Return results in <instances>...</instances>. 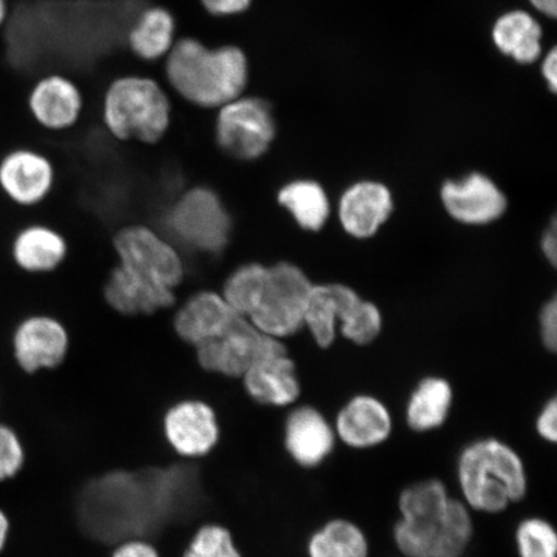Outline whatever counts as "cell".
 I'll return each instance as SVG.
<instances>
[{
  "label": "cell",
  "mask_w": 557,
  "mask_h": 557,
  "mask_svg": "<svg viewBox=\"0 0 557 557\" xmlns=\"http://www.w3.org/2000/svg\"><path fill=\"white\" fill-rule=\"evenodd\" d=\"M128 44L132 52L141 60L166 58L176 45V20L163 7H150L132 26Z\"/></svg>",
  "instance_id": "obj_25"
},
{
  "label": "cell",
  "mask_w": 557,
  "mask_h": 557,
  "mask_svg": "<svg viewBox=\"0 0 557 557\" xmlns=\"http://www.w3.org/2000/svg\"><path fill=\"white\" fill-rule=\"evenodd\" d=\"M457 496L473 515L498 517L524 503L531 487L528 466L512 444L497 436L462 445L455 465Z\"/></svg>",
  "instance_id": "obj_2"
},
{
  "label": "cell",
  "mask_w": 557,
  "mask_h": 557,
  "mask_svg": "<svg viewBox=\"0 0 557 557\" xmlns=\"http://www.w3.org/2000/svg\"><path fill=\"white\" fill-rule=\"evenodd\" d=\"M542 72L543 75H545L549 88H552L555 94L557 89V52L555 48L547 55L545 64H543Z\"/></svg>",
  "instance_id": "obj_39"
},
{
  "label": "cell",
  "mask_w": 557,
  "mask_h": 557,
  "mask_svg": "<svg viewBox=\"0 0 557 557\" xmlns=\"http://www.w3.org/2000/svg\"><path fill=\"white\" fill-rule=\"evenodd\" d=\"M181 557H244L234 534L221 522L209 521L194 532Z\"/></svg>",
  "instance_id": "obj_30"
},
{
  "label": "cell",
  "mask_w": 557,
  "mask_h": 557,
  "mask_svg": "<svg viewBox=\"0 0 557 557\" xmlns=\"http://www.w3.org/2000/svg\"><path fill=\"white\" fill-rule=\"evenodd\" d=\"M337 445L333 422L322 410L304 404L292 408L285 416L283 448L299 469L322 468L330 461Z\"/></svg>",
  "instance_id": "obj_12"
},
{
  "label": "cell",
  "mask_w": 557,
  "mask_h": 557,
  "mask_svg": "<svg viewBox=\"0 0 557 557\" xmlns=\"http://www.w3.org/2000/svg\"><path fill=\"white\" fill-rule=\"evenodd\" d=\"M200 2L215 17L240 15L252 4V0H200Z\"/></svg>",
  "instance_id": "obj_36"
},
{
  "label": "cell",
  "mask_w": 557,
  "mask_h": 557,
  "mask_svg": "<svg viewBox=\"0 0 557 557\" xmlns=\"http://www.w3.org/2000/svg\"><path fill=\"white\" fill-rule=\"evenodd\" d=\"M541 37L540 25L521 11L500 17L493 30V38L499 50L521 64H532L540 58Z\"/></svg>",
  "instance_id": "obj_27"
},
{
  "label": "cell",
  "mask_w": 557,
  "mask_h": 557,
  "mask_svg": "<svg viewBox=\"0 0 557 557\" xmlns=\"http://www.w3.org/2000/svg\"><path fill=\"white\" fill-rule=\"evenodd\" d=\"M393 542L403 557H465L475 539V515L441 478L416 480L396 499Z\"/></svg>",
  "instance_id": "obj_1"
},
{
  "label": "cell",
  "mask_w": 557,
  "mask_h": 557,
  "mask_svg": "<svg viewBox=\"0 0 557 557\" xmlns=\"http://www.w3.org/2000/svg\"><path fill=\"white\" fill-rule=\"evenodd\" d=\"M360 296L344 284L312 285L306 306L304 329L319 347L329 348L336 339L337 326Z\"/></svg>",
  "instance_id": "obj_21"
},
{
  "label": "cell",
  "mask_w": 557,
  "mask_h": 557,
  "mask_svg": "<svg viewBox=\"0 0 557 557\" xmlns=\"http://www.w3.org/2000/svg\"><path fill=\"white\" fill-rule=\"evenodd\" d=\"M54 180L51 160L38 151L17 149L0 160V190L16 206L44 203L53 190Z\"/></svg>",
  "instance_id": "obj_16"
},
{
  "label": "cell",
  "mask_w": 557,
  "mask_h": 557,
  "mask_svg": "<svg viewBox=\"0 0 557 557\" xmlns=\"http://www.w3.org/2000/svg\"><path fill=\"white\" fill-rule=\"evenodd\" d=\"M29 108L34 120L45 128L65 131L79 121L83 97L73 81L62 75H48L33 87Z\"/></svg>",
  "instance_id": "obj_20"
},
{
  "label": "cell",
  "mask_w": 557,
  "mask_h": 557,
  "mask_svg": "<svg viewBox=\"0 0 557 557\" xmlns=\"http://www.w3.org/2000/svg\"><path fill=\"white\" fill-rule=\"evenodd\" d=\"M12 537V520L9 512L0 506V555H2L10 545Z\"/></svg>",
  "instance_id": "obj_38"
},
{
  "label": "cell",
  "mask_w": 557,
  "mask_h": 557,
  "mask_svg": "<svg viewBox=\"0 0 557 557\" xmlns=\"http://www.w3.org/2000/svg\"><path fill=\"white\" fill-rule=\"evenodd\" d=\"M13 262L27 274H50L65 262L69 244L58 230L33 224L21 228L13 238Z\"/></svg>",
  "instance_id": "obj_22"
},
{
  "label": "cell",
  "mask_w": 557,
  "mask_h": 557,
  "mask_svg": "<svg viewBox=\"0 0 557 557\" xmlns=\"http://www.w3.org/2000/svg\"><path fill=\"white\" fill-rule=\"evenodd\" d=\"M531 2L535 9L542 13H545V15L549 17H556L557 0H531Z\"/></svg>",
  "instance_id": "obj_40"
},
{
  "label": "cell",
  "mask_w": 557,
  "mask_h": 557,
  "mask_svg": "<svg viewBox=\"0 0 557 557\" xmlns=\"http://www.w3.org/2000/svg\"><path fill=\"white\" fill-rule=\"evenodd\" d=\"M535 434L543 443L555 445L557 442V399L553 396L540 410L534 422Z\"/></svg>",
  "instance_id": "obj_33"
},
{
  "label": "cell",
  "mask_w": 557,
  "mask_h": 557,
  "mask_svg": "<svg viewBox=\"0 0 557 557\" xmlns=\"http://www.w3.org/2000/svg\"><path fill=\"white\" fill-rule=\"evenodd\" d=\"M268 267L260 262L239 264L227 275L220 294L239 317L248 319L262 296Z\"/></svg>",
  "instance_id": "obj_28"
},
{
  "label": "cell",
  "mask_w": 557,
  "mask_h": 557,
  "mask_svg": "<svg viewBox=\"0 0 557 557\" xmlns=\"http://www.w3.org/2000/svg\"><path fill=\"white\" fill-rule=\"evenodd\" d=\"M7 17V2L5 0H0V25L4 23Z\"/></svg>",
  "instance_id": "obj_41"
},
{
  "label": "cell",
  "mask_w": 557,
  "mask_h": 557,
  "mask_svg": "<svg viewBox=\"0 0 557 557\" xmlns=\"http://www.w3.org/2000/svg\"><path fill=\"white\" fill-rule=\"evenodd\" d=\"M165 220L173 238L195 252L219 255L232 239V215L220 195L207 186L181 194Z\"/></svg>",
  "instance_id": "obj_5"
},
{
  "label": "cell",
  "mask_w": 557,
  "mask_h": 557,
  "mask_svg": "<svg viewBox=\"0 0 557 557\" xmlns=\"http://www.w3.org/2000/svg\"><path fill=\"white\" fill-rule=\"evenodd\" d=\"M443 206L461 224L482 226L503 218L507 199L484 174L472 173L459 181H447L441 193Z\"/></svg>",
  "instance_id": "obj_15"
},
{
  "label": "cell",
  "mask_w": 557,
  "mask_h": 557,
  "mask_svg": "<svg viewBox=\"0 0 557 557\" xmlns=\"http://www.w3.org/2000/svg\"><path fill=\"white\" fill-rule=\"evenodd\" d=\"M308 557H371L366 529L352 519L337 517L323 522L306 541Z\"/></svg>",
  "instance_id": "obj_24"
},
{
  "label": "cell",
  "mask_w": 557,
  "mask_h": 557,
  "mask_svg": "<svg viewBox=\"0 0 557 557\" xmlns=\"http://www.w3.org/2000/svg\"><path fill=\"white\" fill-rule=\"evenodd\" d=\"M171 87L197 107L220 109L238 99L249 79L247 55L235 46L209 48L193 38L176 40L165 58Z\"/></svg>",
  "instance_id": "obj_3"
},
{
  "label": "cell",
  "mask_w": 557,
  "mask_h": 557,
  "mask_svg": "<svg viewBox=\"0 0 557 557\" xmlns=\"http://www.w3.org/2000/svg\"><path fill=\"white\" fill-rule=\"evenodd\" d=\"M277 203L306 232H320L329 221L331 206L323 186L311 180H296L277 193Z\"/></svg>",
  "instance_id": "obj_26"
},
{
  "label": "cell",
  "mask_w": 557,
  "mask_h": 557,
  "mask_svg": "<svg viewBox=\"0 0 557 557\" xmlns=\"http://www.w3.org/2000/svg\"><path fill=\"white\" fill-rule=\"evenodd\" d=\"M312 285L297 264L287 261L271 264L259 306L248 318L249 322L269 337L283 341L295 336L304 329Z\"/></svg>",
  "instance_id": "obj_6"
},
{
  "label": "cell",
  "mask_w": 557,
  "mask_h": 557,
  "mask_svg": "<svg viewBox=\"0 0 557 557\" xmlns=\"http://www.w3.org/2000/svg\"><path fill=\"white\" fill-rule=\"evenodd\" d=\"M103 123L120 141L157 144L171 125L169 96L154 79L125 75L109 86L103 97Z\"/></svg>",
  "instance_id": "obj_4"
},
{
  "label": "cell",
  "mask_w": 557,
  "mask_h": 557,
  "mask_svg": "<svg viewBox=\"0 0 557 557\" xmlns=\"http://www.w3.org/2000/svg\"><path fill=\"white\" fill-rule=\"evenodd\" d=\"M513 547L518 557H557V532L541 515H528L513 528Z\"/></svg>",
  "instance_id": "obj_29"
},
{
  "label": "cell",
  "mask_w": 557,
  "mask_h": 557,
  "mask_svg": "<svg viewBox=\"0 0 557 557\" xmlns=\"http://www.w3.org/2000/svg\"><path fill=\"white\" fill-rule=\"evenodd\" d=\"M109 557H162L158 547L146 537H129L115 543Z\"/></svg>",
  "instance_id": "obj_34"
},
{
  "label": "cell",
  "mask_w": 557,
  "mask_h": 557,
  "mask_svg": "<svg viewBox=\"0 0 557 557\" xmlns=\"http://www.w3.org/2000/svg\"><path fill=\"white\" fill-rule=\"evenodd\" d=\"M240 381L249 399L263 407L295 406L302 392L295 361L283 341L253 361Z\"/></svg>",
  "instance_id": "obj_13"
},
{
  "label": "cell",
  "mask_w": 557,
  "mask_h": 557,
  "mask_svg": "<svg viewBox=\"0 0 557 557\" xmlns=\"http://www.w3.org/2000/svg\"><path fill=\"white\" fill-rule=\"evenodd\" d=\"M117 264L145 281L176 292L186 277V264L176 244L148 225L117 230L113 239Z\"/></svg>",
  "instance_id": "obj_7"
},
{
  "label": "cell",
  "mask_w": 557,
  "mask_h": 557,
  "mask_svg": "<svg viewBox=\"0 0 557 557\" xmlns=\"http://www.w3.org/2000/svg\"><path fill=\"white\" fill-rule=\"evenodd\" d=\"M339 325L343 336L351 343L360 346L372 344L382 331L381 311L374 304L360 298Z\"/></svg>",
  "instance_id": "obj_31"
},
{
  "label": "cell",
  "mask_w": 557,
  "mask_h": 557,
  "mask_svg": "<svg viewBox=\"0 0 557 557\" xmlns=\"http://www.w3.org/2000/svg\"><path fill=\"white\" fill-rule=\"evenodd\" d=\"M393 211L392 191L374 181H361L348 187L338 205L341 225L357 239L372 238Z\"/></svg>",
  "instance_id": "obj_19"
},
{
  "label": "cell",
  "mask_w": 557,
  "mask_h": 557,
  "mask_svg": "<svg viewBox=\"0 0 557 557\" xmlns=\"http://www.w3.org/2000/svg\"><path fill=\"white\" fill-rule=\"evenodd\" d=\"M455 393L450 383L441 377L423 379L410 393L406 406V423L414 434L441 430L451 412Z\"/></svg>",
  "instance_id": "obj_23"
},
{
  "label": "cell",
  "mask_w": 557,
  "mask_h": 557,
  "mask_svg": "<svg viewBox=\"0 0 557 557\" xmlns=\"http://www.w3.org/2000/svg\"><path fill=\"white\" fill-rule=\"evenodd\" d=\"M26 461L27 451L23 437L11 424L0 422V484L18 478Z\"/></svg>",
  "instance_id": "obj_32"
},
{
  "label": "cell",
  "mask_w": 557,
  "mask_h": 557,
  "mask_svg": "<svg viewBox=\"0 0 557 557\" xmlns=\"http://www.w3.org/2000/svg\"><path fill=\"white\" fill-rule=\"evenodd\" d=\"M281 339L261 333L248 319L238 317L218 337L194 347L198 366L207 373L230 380H240L261 355Z\"/></svg>",
  "instance_id": "obj_10"
},
{
  "label": "cell",
  "mask_w": 557,
  "mask_h": 557,
  "mask_svg": "<svg viewBox=\"0 0 557 557\" xmlns=\"http://www.w3.org/2000/svg\"><path fill=\"white\" fill-rule=\"evenodd\" d=\"M238 317L220 292L199 290L174 313L173 331L178 339L194 348L218 337Z\"/></svg>",
  "instance_id": "obj_18"
},
{
  "label": "cell",
  "mask_w": 557,
  "mask_h": 557,
  "mask_svg": "<svg viewBox=\"0 0 557 557\" xmlns=\"http://www.w3.org/2000/svg\"><path fill=\"white\" fill-rule=\"evenodd\" d=\"M332 422L338 443L357 451L382 447L392 438L395 428L392 410L368 394L352 396Z\"/></svg>",
  "instance_id": "obj_14"
},
{
  "label": "cell",
  "mask_w": 557,
  "mask_h": 557,
  "mask_svg": "<svg viewBox=\"0 0 557 557\" xmlns=\"http://www.w3.org/2000/svg\"><path fill=\"white\" fill-rule=\"evenodd\" d=\"M70 334L60 319L35 313L17 324L12 334V354L21 371L35 374L65 363Z\"/></svg>",
  "instance_id": "obj_11"
},
{
  "label": "cell",
  "mask_w": 557,
  "mask_h": 557,
  "mask_svg": "<svg viewBox=\"0 0 557 557\" xmlns=\"http://www.w3.org/2000/svg\"><path fill=\"white\" fill-rule=\"evenodd\" d=\"M540 329L543 345L548 351L555 352L557 348V301L555 297L542 308Z\"/></svg>",
  "instance_id": "obj_35"
},
{
  "label": "cell",
  "mask_w": 557,
  "mask_h": 557,
  "mask_svg": "<svg viewBox=\"0 0 557 557\" xmlns=\"http://www.w3.org/2000/svg\"><path fill=\"white\" fill-rule=\"evenodd\" d=\"M556 221L553 220L552 225L548 226L545 234L542 235L541 248L546 260L556 267L557 261V234Z\"/></svg>",
  "instance_id": "obj_37"
},
{
  "label": "cell",
  "mask_w": 557,
  "mask_h": 557,
  "mask_svg": "<svg viewBox=\"0 0 557 557\" xmlns=\"http://www.w3.org/2000/svg\"><path fill=\"white\" fill-rule=\"evenodd\" d=\"M166 445L186 461L206 458L219 447L222 436L218 410L203 399L173 403L162 418Z\"/></svg>",
  "instance_id": "obj_9"
},
{
  "label": "cell",
  "mask_w": 557,
  "mask_h": 557,
  "mask_svg": "<svg viewBox=\"0 0 557 557\" xmlns=\"http://www.w3.org/2000/svg\"><path fill=\"white\" fill-rule=\"evenodd\" d=\"M103 299L122 317H151L176 304V292L145 281L121 264L110 270L103 284Z\"/></svg>",
  "instance_id": "obj_17"
},
{
  "label": "cell",
  "mask_w": 557,
  "mask_h": 557,
  "mask_svg": "<svg viewBox=\"0 0 557 557\" xmlns=\"http://www.w3.org/2000/svg\"><path fill=\"white\" fill-rule=\"evenodd\" d=\"M276 135L270 104L259 97L240 96L219 109L215 141L226 156L253 162L270 149Z\"/></svg>",
  "instance_id": "obj_8"
}]
</instances>
